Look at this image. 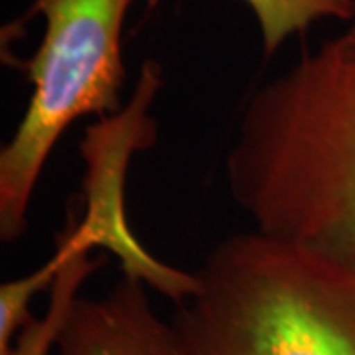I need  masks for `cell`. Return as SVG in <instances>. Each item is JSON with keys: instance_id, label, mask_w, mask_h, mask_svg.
<instances>
[{"instance_id": "cell-6", "label": "cell", "mask_w": 355, "mask_h": 355, "mask_svg": "<svg viewBox=\"0 0 355 355\" xmlns=\"http://www.w3.org/2000/svg\"><path fill=\"white\" fill-rule=\"evenodd\" d=\"M253 10L263 38V50L270 58L294 34H302L310 26L336 18L349 22L355 0H245Z\"/></svg>"}, {"instance_id": "cell-2", "label": "cell", "mask_w": 355, "mask_h": 355, "mask_svg": "<svg viewBox=\"0 0 355 355\" xmlns=\"http://www.w3.org/2000/svg\"><path fill=\"white\" fill-rule=\"evenodd\" d=\"M172 326L186 355H355V265L254 229L196 272Z\"/></svg>"}, {"instance_id": "cell-4", "label": "cell", "mask_w": 355, "mask_h": 355, "mask_svg": "<svg viewBox=\"0 0 355 355\" xmlns=\"http://www.w3.org/2000/svg\"><path fill=\"white\" fill-rule=\"evenodd\" d=\"M160 87V69L146 62L140 71L137 95L127 109L99 127L85 130L81 150L89 164V209L81 221H67L71 233L85 249L103 245L121 257L125 277L142 280L146 286L168 296L176 306L186 302L198 291L196 272H184L162 265L140 247L125 225L123 216V176L132 148L153 142L154 123L146 119V107Z\"/></svg>"}, {"instance_id": "cell-5", "label": "cell", "mask_w": 355, "mask_h": 355, "mask_svg": "<svg viewBox=\"0 0 355 355\" xmlns=\"http://www.w3.org/2000/svg\"><path fill=\"white\" fill-rule=\"evenodd\" d=\"M58 355H186L172 324L156 314L146 284L123 277L97 298L79 296Z\"/></svg>"}, {"instance_id": "cell-7", "label": "cell", "mask_w": 355, "mask_h": 355, "mask_svg": "<svg viewBox=\"0 0 355 355\" xmlns=\"http://www.w3.org/2000/svg\"><path fill=\"white\" fill-rule=\"evenodd\" d=\"M91 275L93 266L87 261H73L65 266L50 286L46 314L42 318L32 316L26 322L8 355H50L79 298V288Z\"/></svg>"}, {"instance_id": "cell-3", "label": "cell", "mask_w": 355, "mask_h": 355, "mask_svg": "<svg viewBox=\"0 0 355 355\" xmlns=\"http://www.w3.org/2000/svg\"><path fill=\"white\" fill-rule=\"evenodd\" d=\"M132 0H36L46 20L22 69L32 95L14 137L0 150V239L22 237L44 166L64 130L87 114L119 113L127 81L123 24Z\"/></svg>"}, {"instance_id": "cell-1", "label": "cell", "mask_w": 355, "mask_h": 355, "mask_svg": "<svg viewBox=\"0 0 355 355\" xmlns=\"http://www.w3.org/2000/svg\"><path fill=\"white\" fill-rule=\"evenodd\" d=\"M227 186L259 231L355 265V10L247 101Z\"/></svg>"}]
</instances>
